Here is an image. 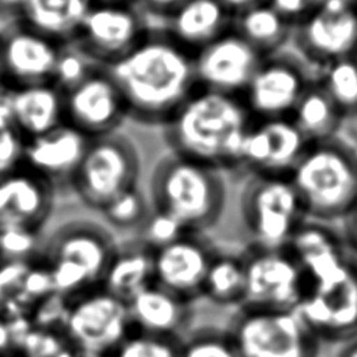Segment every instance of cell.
<instances>
[{"label":"cell","mask_w":357,"mask_h":357,"mask_svg":"<svg viewBox=\"0 0 357 357\" xmlns=\"http://www.w3.org/2000/svg\"><path fill=\"white\" fill-rule=\"evenodd\" d=\"M151 209V202H148L145 194L141 188L134 187L110 201L100 213L112 227L131 230L141 227Z\"/></svg>","instance_id":"obj_33"},{"label":"cell","mask_w":357,"mask_h":357,"mask_svg":"<svg viewBox=\"0 0 357 357\" xmlns=\"http://www.w3.org/2000/svg\"><path fill=\"white\" fill-rule=\"evenodd\" d=\"M291 42L297 54L319 70L357 53V4L329 0L314 7L293 26Z\"/></svg>","instance_id":"obj_11"},{"label":"cell","mask_w":357,"mask_h":357,"mask_svg":"<svg viewBox=\"0 0 357 357\" xmlns=\"http://www.w3.org/2000/svg\"><path fill=\"white\" fill-rule=\"evenodd\" d=\"M6 92V86H4V78H3V68H1V59H0V95H3Z\"/></svg>","instance_id":"obj_47"},{"label":"cell","mask_w":357,"mask_h":357,"mask_svg":"<svg viewBox=\"0 0 357 357\" xmlns=\"http://www.w3.org/2000/svg\"><path fill=\"white\" fill-rule=\"evenodd\" d=\"M89 139L77 128L63 123L42 135L25 141L22 165L46 177L54 185L60 180L70 183Z\"/></svg>","instance_id":"obj_22"},{"label":"cell","mask_w":357,"mask_h":357,"mask_svg":"<svg viewBox=\"0 0 357 357\" xmlns=\"http://www.w3.org/2000/svg\"><path fill=\"white\" fill-rule=\"evenodd\" d=\"M254 117L241 96L197 88L163 124L170 152L222 172L241 167V146Z\"/></svg>","instance_id":"obj_2"},{"label":"cell","mask_w":357,"mask_h":357,"mask_svg":"<svg viewBox=\"0 0 357 357\" xmlns=\"http://www.w3.org/2000/svg\"><path fill=\"white\" fill-rule=\"evenodd\" d=\"M56 185L25 165L0 177V227L40 231L54 205Z\"/></svg>","instance_id":"obj_21"},{"label":"cell","mask_w":357,"mask_h":357,"mask_svg":"<svg viewBox=\"0 0 357 357\" xmlns=\"http://www.w3.org/2000/svg\"><path fill=\"white\" fill-rule=\"evenodd\" d=\"M201 297L219 305L240 307L244 300V264L241 254L216 250L202 284Z\"/></svg>","instance_id":"obj_30"},{"label":"cell","mask_w":357,"mask_h":357,"mask_svg":"<svg viewBox=\"0 0 357 357\" xmlns=\"http://www.w3.org/2000/svg\"><path fill=\"white\" fill-rule=\"evenodd\" d=\"M310 145L291 117L254 119L241 146V167L251 174L289 176Z\"/></svg>","instance_id":"obj_17"},{"label":"cell","mask_w":357,"mask_h":357,"mask_svg":"<svg viewBox=\"0 0 357 357\" xmlns=\"http://www.w3.org/2000/svg\"><path fill=\"white\" fill-rule=\"evenodd\" d=\"M63 45L21 21L0 29V59L6 91L50 82Z\"/></svg>","instance_id":"obj_18"},{"label":"cell","mask_w":357,"mask_h":357,"mask_svg":"<svg viewBox=\"0 0 357 357\" xmlns=\"http://www.w3.org/2000/svg\"><path fill=\"white\" fill-rule=\"evenodd\" d=\"M276 13H279L293 26L300 22L312 8L310 0H265Z\"/></svg>","instance_id":"obj_39"},{"label":"cell","mask_w":357,"mask_h":357,"mask_svg":"<svg viewBox=\"0 0 357 357\" xmlns=\"http://www.w3.org/2000/svg\"><path fill=\"white\" fill-rule=\"evenodd\" d=\"M96 66L86 54H84L73 43H64L52 77V84L61 92H66L78 85Z\"/></svg>","instance_id":"obj_36"},{"label":"cell","mask_w":357,"mask_h":357,"mask_svg":"<svg viewBox=\"0 0 357 357\" xmlns=\"http://www.w3.org/2000/svg\"><path fill=\"white\" fill-rule=\"evenodd\" d=\"M337 357H357V336L343 343Z\"/></svg>","instance_id":"obj_44"},{"label":"cell","mask_w":357,"mask_h":357,"mask_svg":"<svg viewBox=\"0 0 357 357\" xmlns=\"http://www.w3.org/2000/svg\"><path fill=\"white\" fill-rule=\"evenodd\" d=\"M91 4V0H25L20 21L50 39L70 43Z\"/></svg>","instance_id":"obj_27"},{"label":"cell","mask_w":357,"mask_h":357,"mask_svg":"<svg viewBox=\"0 0 357 357\" xmlns=\"http://www.w3.org/2000/svg\"><path fill=\"white\" fill-rule=\"evenodd\" d=\"M240 357H318L319 339L297 311L238 307L226 328Z\"/></svg>","instance_id":"obj_8"},{"label":"cell","mask_w":357,"mask_h":357,"mask_svg":"<svg viewBox=\"0 0 357 357\" xmlns=\"http://www.w3.org/2000/svg\"><path fill=\"white\" fill-rule=\"evenodd\" d=\"M180 357H240L227 329L204 326L190 331L180 343Z\"/></svg>","instance_id":"obj_32"},{"label":"cell","mask_w":357,"mask_h":357,"mask_svg":"<svg viewBox=\"0 0 357 357\" xmlns=\"http://www.w3.org/2000/svg\"><path fill=\"white\" fill-rule=\"evenodd\" d=\"M25 0H0V21H10V25L21 20Z\"/></svg>","instance_id":"obj_42"},{"label":"cell","mask_w":357,"mask_h":357,"mask_svg":"<svg viewBox=\"0 0 357 357\" xmlns=\"http://www.w3.org/2000/svg\"><path fill=\"white\" fill-rule=\"evenodd\" d=\"M290 117L310 144L339 135L346 121L318 77L307 86Z\"/></svg>","instance_id":"obj_29"},{"label":"cell","mask_w":357,"mask_h":357,"mask_svg":"<svg viewBox=\"0 0 357 357\" xmlns=\"http://www.w3.org/2000/svg\"><path fill=\"white\" fill-rule=\"evenodd\" d=\"M117 245L112 230L99 222L71 219L57 226L40 244L53 293L70 300L99 287Z\"/></svg>","instance_id":"obj_5"},{"label":"cell","mask_w":357,"mask_h":357,"mask_svg":"<svg viewBox=\"0 0 357 357\" xmlns=\"http://www.w3.org/2000/svg\"><path fill=\"white\" fill-rule=\"evenodd\" d=\"M184 1L185 0H137L138 6H141L144 13L163 21Z\"/></svg>","instance_id":"obj_41"},{"label":"cell","mask_w":357,"mask_h":357,"mask_svg":"<svg viewBox=\"0 0 357 357\" xmlns=\"http://www.w3.org/2000/svg\"><path fill=\"white\" fill-rule=\"evenodd\" d=\"M244 264V300L240 307L294 311L304 290V275L287 247L250 244L241 252Z\"/></svg>","instance_id":"obj_9"},{"label":"cell","mask_w":357,"mask_h":357,"mask_svg":"<svg viewBox=\"0 0 357 357\" xmlns=\"http://www.w3.org/2000/svg\"><path fill=\"white\" fill-rule=\"evenodd\" d=\"M314 78L298 54L282 50L264 57L241 99L254 119L290 117Z\"/></svg>","instance_id":"obj_12"},{"label":"cell","mask_w":357,"mask_h":357,"mask_svg":"<svg viewBox=\"0 0 357 357\" xmlns=\"http://www.w3.org/2000/svg\"><path fill=\"white\" fill-rule=\"evenodd\" d=\"M184 233L187 230L176 219L155 209H151L148 218L139 227V238L153 250L174 241Z\"/></svg>","instance_id":"obj_38"},{"label":"cell","mask_w":357,"mask_h":357,"mask_svg":"<svg viewBox=\"0 0 357 357\" xmlns=\"http://www.w3.org/2000/svg\"><path fill=\"white\" fill-rule=\"evenodd\" d=\"M26 138L15 124L7 99L0 95V177L22 165Z\"/></svg>","instance_id":"obj_35"},{"label":"cell","mask_w":357,"mask_h":357,"mask_svg":"<svg viewBox=\"0 0 357 357\" xmlns=\"http://www.w3.org/2000/svg\"><path fill=\"white\" fill-rule=\"evenodd\" d=\"M241 218L252 238L262 247H286L307 219L289 176L251 174L240 198Z\"/></svg>","instance_id":"obj_7"},{"label":"cell","mask_w":357,"mask_h":357,"mask_svg":"<svg viewBox=\"0 0 357 357\" xmlns=\"http://www.w3.org/2000/svg\"><path fill=\"white\" fill-rule=\"evenodd\" d=\"M141 156L135 142L121 131L91 138L70 178L79 201L102 211L120 194L138 187Z\"/></svg>","instance_id":"obj_6"},{"label":"cell","mask_w":357,"mask_h":357,"mask_svg":"<svg viewBox=\"0 0 357 357\" xmlns=\"http://www.w3.org/2000/svg\"><path fill=\"white\" fill-rule=\"evenodd\" d=\"M191 301L152 283L127 301L132 331L183 339L192 319Z\"/></svg>","instance_id":"obj_23"},{"label":"cell","mask_w":357,"mask_h":357,"mask_svg":"<svg viewBox=\"0 0 357 357\" xmlns=\"http://www.w3.org/2000/svg\"><path fill=\"white\" fill-rule=\"evenodd\" d=\"M229 13H231L233 15L251 7L255 6L258 3H262L265 0H218Z\"/></svg>","instance_id":"obj_43"},{"label":"cell","mask_w":357,"mask_h":357,"mask_svg":"<svg viewBox=\"0 0 357 357\" xmlns=\"http://www.w3.org/2000/svg\"><path fill=\"white\" fill-rule=\"evenodd\" d=\"M339 222L342 223L340 234L347 250L357 257V201Z\"/></svg>","instance_id":"obj_40"},{"label":"cell","mask_w":357,"mask_h":357,"mask_svg":"<svg viewBox=\"0 0 357 357\" xmlns=\"http://www.w3.org/2000/svg\"><path fill=\"white\" fill-rule=\"evenodd\" d=\"M233 14L218 0H185L163 22V29L192 54L231 28Z\"/></svg>","instance_id":"obj_24"},{"label":"cell","mask_w":357,"mask_h":357,"mask_svg":"<svg viewBox=\"0 0 357 357\" xmlns=\"http://www.w3.org/2000/svg\"><path fill=\"white\" fill-rule=\"evenodd\" d=\"M319 342H347L357 336V257L337 279L305 286L296 308Z\"/></svg>","instance_id":"obj_14"},{"label":"cell","mask_w":357,"mask_h":357,"mask_svg":"<svg viewBox=\"0 0 357 357\" xmlns=\"http://www.w3.org/2000/svg\"><path fill=\"white\" fill-rule=\"evenodd\" d=\"M63 329L85 356L109 357L132 326L127 303L99 286L70 298Z\"/></svg>","instance_id":"obj_10"},{"label":"cell","mask_w":357,"mask_h":357,"mask_svg":"<svg viewBox=\"0 0 357 357\" xmlns=\"http://www.w3.org/2000/svg\"><path fill=\"white\" fill-rule=\"evenodd\" d=\"M181 339L131 331L109 357H180Z\"/></svg>","instance_id":"obj_34"},{"label":"cell","mask_w":357,"mask_h":357,"mask_svg":"<svg viewBox=\"0 0 357 357\" xmlns=\"http://www.w3.org/2000/svg\"><path fill=\"white\" fill-rule=\"evenodd\" d=\"M216 250L204 233H184L153 250V283L192 303L201 297L204 279Z\"/></svg>","instance_id":"obj_19"},{"label":"cell","mask_w":357,"mask_h":357,"mask_svg":"<svg viewBox=\"0 0 357 357\" xmlns=\"http://www.w3.org/2000/svg\"><path fill=\"white\" fill-rule=\"evenodd\" d=\"M289 177L308 219L337 222L357 201V146L340 135L311 142Z\"/></svg>","instance_id":"obj_4"},{"label":"cell","mask_w":357,"mask_h":357,"mask_svg":"<svg viewBox=\"0 0 357 357\" xmlns=\"http://www.w3.org/2000/svg\"><path fill=\"white\" fill-rule=\"evenodd\" d=\"M317 77L344 120L357 119V53L326 64Z\"/></svg>","instance_id":"obj_31"},{"label":"cell","mask_w":357,"mask_h":357,"mask_svg":"<svg viewBox=\"0 0 357 357\" xmlns=\"http://www.w3.org/2000/svg\"><path fill=\"white\" fill-rule=\"evenodd\" d=\"M297 261L305 286L322 284L342 276L354 259L340 231L331 223L305 219L286 245Z\"/></svg>","instance_id":"obj_20"},{"label":"cell","mask_w":357,"mask_h":357,"mask_svg":"<svg viewBox=\"0 0 357 357\" xmlns=\"http://www.w3.org/2000/svg\"><path fill=\"white\" fill-rule=\"evenodd\" d=\"M92 3H114V4H135L137 0H91Z\"/></svg>","instance_id":"obj_45"},{"label":"cell","mask_w":357,"mask_h":357,"mask_svg":"<svg viewBox=\"0 0 357 357\" xmlns=\"http://www.w3.org/2000/svg\"><path fill=\"white\" fill-rule=\"evenodd\" d=\"M64 123L88 138L119 131L128 117L124 98L103 66H96L78 85L63 92Z\"/></svg>","instance_id":"obj_15"},{"label":"cell","mask_w":357,"mask_h":357,"mask_svg":"<svg viewBox=\"0 0 357 357\" xmlns=\"http://www.w3.org/2000/svg\"><path fill=\"white\" fill-rule=\"evenodd\" d=\"M264 60L231 28L194 53V71L199 88L241 96Z\"/></svg>","instance_id":"obj_16"},{"label":"cell","mask_w":357,"mask_h":357,"mask_svg":"<svg viewBox=\"0 0 357 357\" xmlns=\"http://www.w3.org/2000/svg\"><path fill=\"white\" fill-rule=\"evenodd\" d=\"M231 29L264 57L282 52L293 33V25L266 1L234 14Z\"/></svg>","instance_id":"obj_28"},{"label":"cell","mask_w":357,"mask_h":357,"mask_svg":"<svg viewBox=\"0 0 357 357\" xmlns=\"http://www.w3.org/2000/svg\"><path fill=\"white\" fill-rule=\"evenodd\" d=\"M152 283L153 248L138 237L117 245L100 287L127 303Z\"/></svg>","instance_id":"obj_26"},{"label":"cell","mask_w":357,"mask_h":357,"mask_svg":"<svg viewBox=\"0 0 357 357\" xmlns=\"http://www.w3.org/2000/svg\"><path fill=\"white\" fill-rule=\"evenodd\" d=\"M119 86L128 117L165 124L198 88L194 54L163 28H149L123 57L103 66Z\"/></svg>","instance_id":"obj_1"},{"label":"cell","mask_w":357,"mask_h":357,"mask_svg":"<svg viewBox=\"0 0 357 357\" xmlns=\"http://www.w3.org/2000/svg\"><path fill=\"white\" fill-rule=\"evenodd\" d=\"M39 236L25 227H0V254L8 261H28L40 250Z\"/></svg>","instance_id":"obj_37"},{"label":"cell","mask_w":357,"mask_h":357,"mask_svg":"<svg viewBox=\"0 0 357 357\" xmlns=\"http://www.w3.org/2000/svg\"><path fill=\"white\" fill-rule=\"evenodd\" d=\"M4 96L15 124L26 139L64 123L63 92L52 82L11 88Z\"/></svg>","instance_id":"obj_25"},{"label":"cell","mask_w":357,"mask_h":357,"mask_svg":"<svg viewBox=\"0 0 357 357\" xmlns=\"http://www.w3.org/2000/svg\"><path fill=\"white\" fill-rule=\"evenodd\" d=\"M227 185L223 172L169 152L149 177L151 208L176 219L187 231L204 233L225 209Z\"/></svg>","instance_id":"obj_3"},{"label":"cell","mask_w":357,"mask_h":357,"mask_svg":"<svg viewBox=\"0 0 357 357\" xmlns=\"http://www.w3.org/2000/svg\"><path fill=\"white\" fill-rule=\"evenodd\" d=\"M310 1L312 3L314 7H317V6H321V4H324V3H326V1H329V0H310ZM337 1L347 3V4H357V0H337Z\"/></svg>","instance_id":"obj_46"},{"label":"cell","mask_w":357,"mask_h":357,"mask_svg":"<svg viewBox=\"0 0 357 357\" xmlns=\"http://www.w3.org/2000/svg\"><path fill=\"white\" fill-rule=\"evenodd\" d=\"M148 29L134 4L92 3L70 43L96 64L107 66L128 53Z\"/></svg>","instance_id":"obj_13"}]
</instances>
